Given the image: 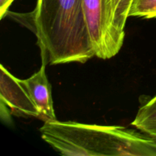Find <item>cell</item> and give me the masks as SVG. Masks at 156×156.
Returning <instances> with one entry per match:
<instances>
[{
  "instance_id": "1",
  "label": "cell",
  "mask_w": 156,
  "mask_h": 156,
  "mask_svg": "<svg viewBox=\"0 0 156 156\" xmlns=\"http://www.w3.org/2000/svg\"><path fill=\"white\" fill-rule=\"evenodd\" d=\"M8 14L35 34L42 60L50 65L85 63L95 56L82 0H37L30 13Z\"/></svg>"
},
{
  "instance_id": "2",
  "label": "cell",
  "mask_w": 156,
  "mask_h": 156,
  "mask_svg": "<svg viewBox=\"0 0 156 156\" xmlns=\"http://www.w3.org/2000/svg\"><path fill=\"white\" fill-rule=\"evenodd\" d=\"M41 137L64 156H156V141L118 126L73 121L44 122Z\"/></svg>"
},
{
  "instance_id": "3",
  "label": "cell",
  "mask_w": 156,
  "mask_h": 156,
  "mask_svg": "<svg viewBox=\"0 0 156 156\" xmlns=\"http://www.w3.org/2000/svg\"><path fill=\"white\" fill-rule=\"evenodd\" d=\"M85 19L95 56L111 59L119 53L106 0H82Z\"/></svg>"
},
{
  "instance_id": "4",
  "label": "cell",
  "mask_w": 156,
  "mask_h": 156,
  "mask_svg": "<svg viewBox=\"0 0 156 156\" xmlns=\"http://www.w3.org/2000/svg\"><path fill=\"white\" fill-rule=\"evenodd\" d=\"M0 98L1 103L10 108L15 115L39 119V111L27 91L19 79L11 74L2 64L0 66Z\"/></svg>"
},
{
  "instance_id": "5",
  "label": "cell",
  "mask_w": 156,
  "mask_h": 156,
  "mask_svg": "<svg viewBox=\"0 0 156 156\" xmlns=\"http://www.w3.org/2000/svg\"><path fill=\"white\" fill-rule=\"evenodd\" d=\"M41 69L33 76L26 79H19L21 85L25 88L36 105L40 113L39 120L44 122L57 120L53 108L51 85L46 75L47 62L42 60Z\"/></svg>"
},
{
  "instance_id": "6",
  "label": "cell",
  "mask_w": 156,
  "mask_h": 156,
  "mask_svg": "<svg viewBox=\"0 0 156 156\" xmlns=\"http://www.w3.org/2000/svg\"><path fill=\"white\" fill-rule=\"evenodd\" d=\"M133 0H106L107 6L112 21L113 29L117 43L123 46L125 25Z\"/></svg>"
},
{
  "instance_id": "7",
  "label": "cell",
  "mask_w": 156,
  "mask_h": 156,
  "mask_svg": "<svg viewBox=\"0 0 156 156\" xmlns=\"http://www.w3.org/2000/svg\"><path fill=\"white\" fill-rule=\"evenodd\" d=\"M131 125L156 141V94L140 107Z\"/></svg>"
},
{
  "instance_id": "8",
  "label": "cell",
  "mask_w": 156,
  "mask_h": 156,
  "mask_svg": "<svg viewBox=\"0 0 156 156\" xmlns=\"http://www.w3.org/2000/svg\"><path fill=\"white\" fill-rule=\"evenodd\" d=\"M143 18H156V0H133L129 17Z\"/></svg>"
},
{
  "instance_id": "9",
  "label": "cell",
  "mask_w": 156,
  "mask_h": 156,
  "mask_svg": "<svg viewBox=\"0 0 156 156\" xmlns=\"http://www.w3.org/2000/svg\"><path fill=\"white\" fill-rule=\"evenodd\" d=\"M14 0H0V18H3L9 12V9Z\"/></svg>"
}]
</instances>
